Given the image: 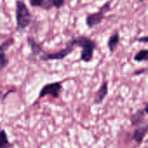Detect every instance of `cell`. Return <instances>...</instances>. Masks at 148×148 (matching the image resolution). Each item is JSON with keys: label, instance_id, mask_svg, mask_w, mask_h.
Here are the masks:
<instances>
[{"label": "cell", "instance_id": "cell-17", "mask_svg": "<svg viewBox=\"0 0 148 148\" xmlns=\"http://www.w3.org/2000/svg\"><path fill=\"white\" fill-rule=\"evenodd\" d=\"M146 70L145 69H142V70H140V71H136L135 73H134V75H140V74H142L143 72H145Z\"/></svg>", "mask_w": 148, "mask_h": 148}, {"label": "cell", "instance_id": "cell-1", "mask_svg": "<svg viewBox=\"0 0 148 148\" xmlns=\"http://www.w3.org/2000/svg\"><path fill=\"white\" fill-rule=\"evenodd\" d=\"M69 42L74 46L82 48L81 60H82L85 62H88L93 59L94 51L96 49V44L92 39L84 36H81L72 39Z\"/></svg>", "mask_w": 148, "mask_h": 148}, {"label": "cell", "instance_id": "cell-9", "mask_svg": "<svg viewBox=\"0 0 148 148\" xmlns=\"http://www.w3.org/2000/svg\"><path fill=\"white\" fill-rule=\"evenodd\" d=\"M27 42H28V44L29 46L30 47V49H31V56H38L39 54H43L45 51H43L42 48L41 47L40 44H38L36 40L32 37H28L27 38Z\"/></svg>", "mask_w": 148, "mask_h": 148}, {"label": "cell", "instance_id": "cell-18", "mask_svg": "<svg viewBox=\"0 0 148 148\" xmlns=\"http://www.w3.org/2000/svg\"><path fill=\"white\" fill-rule=\"evenodd\" d=\"M144 110H145V112L147 113L148 114V103L146 104V106H145V108H144Z\"/></svg>", "mask_w": 148, "mask_h": 148}, {"label": "cell", "instance_id": "cell-15", "mask_svg": "<svg viewBox=\"0 0 148 148\" xmlns=\"http://www.w3.org/2000/svg\"><path fill=\"white\" fill-rule=\"evenodd\" d=\"M5 51H1V56H0V63H1V69H3L7 64H8V59L5 56Z\"/></svg>", "mask_w": 148, "mask_h": 148}, {"label": "cell", "instance_id": "cell-13", "mask_svg": "<svg viewBox=\"0 0 148 148\" xmlns=\"http://www.w3.org/2000/svg\"><path fill=\"white\" fill-rule=\"evenodd\" d=\"M11 144L8 140L7 134L4 130L1 131V139H0V148H10Z\"/></svg>", "mask_w": 148, "mask_h": 148}, {"label": "cell", "instance_id": "cell-6", "mask_svg": "<svg viewBox=\"0 0 148 148\" xmlns=\"http://www.w3.org/2000/svg\"><path fill=\"white\" fill-rule=\"evenodd\" d=\"M65 3V0H29V4L33 7H39L43 10H50L53 7L61 9Z\"/></svg>", "mask_w": 148, "mask_h": 148}, {"label": "cell", "instance_id": "cell-5", "mask_svg": "<svg viewBox=\"0 0 148 148\" xmlns=\"http://www.w3.org/2000/svg\"><path fill=\"white\" fill-rule=\"evenodd\" d=\"M62 90V86L61 82H52L46 84L39 93V98H42L46 95H51L53 98H58Z\"/></svg>", "mask_w": 148, "mask_h": 148}, {"label": "cell", "instance_id": "cell-8", "mask_svg": "<svg viewBox=\"0 0 148 148\" xmlns=\"http://www.w3.org/2000/svg\"><path fill=\"white\" fill-rule=\"evenodd\" d=\"M148 133V125L136 128L133 134V140H134L138 144H141L144 138L146 137L147 134Z\"/></svg>", "mask_w": 148, "mask_h": 148}, {"label": "cell", "instance_id": "cell-19", "mask_svg": "<svg viewBox=\"0 0 148 148\" xmlns=\"http://www.w3.org/2000/svg\"><path fill=\"white\" fill-rule=\"evenodd\" d=\"M144 0H139V2H143Z\"/></svg>", "mask_w": 148, "mask_h": 148}, {"label": "cell", "instance_id": "cell-7", "mask_svg": "<svg viewBox=\"0 0 148 148\" xmlns=\"http://www.w3.org/2000/svg\"><path fill=\"white\" fill-rule=\"evenodd\" d=\"M108 82H103L101 88H99V90L96 93L95 98L94 100V103L101 104L103 101V100L105 99V97L108 95Z\"/></svg>", "mask_w": 148, "mask_h": 148}, {"label": "cell", "instance_id": "cell-4", "mask_svg": "<svg viewBox=\"0 0 148 148\" xmlns=\"http://www.w3.org/2000/svg\"><path fill=\"white\" fill-rule=\"evenodd\" d=\"M109 4H110V1H108L105 5H103L100 11L93 14H89L86 17V24L88 25V28H94L95 26L99 25L102 23L106 11L108 10L110 8Z\"/></svg>", "mask_w": 148, "mask_h": 148}, {"label": "cell", "instance_id": "cell-2", "mask_svg": "<svg viewBox=\"0 0 148 148\" xmlns=\"http://www.w3.org/2000/svg\"><path fill=\"white\" fill-rule=\"evenodd\" d=\"M32 15L24 2L16 0V30L25 29L31 23Z\"/></svg>", "mask_w": 148, "mask_h": 148}, {"label": "cell", "instance_id": "cell-16", "mask_svg": "<svg viewBox=\"0 0 148 148\" xmlns=\"http://www.w3.org/2000/svg\"><path fill=\"white\" fill-rule=\"evenodd\" d=\"M136 41L140 42H148V36H142V37H139L136 39Z\"/></svg>", "mask_w": 148, "mask_h": 148}, {"label": "cell", "instance_id": "cell-3", "mask_svg": "<svg viewBox=\"0 0 148 148\" xmlns=\"http://www.w3.org/2000/svg\"><path fill=\"white\" fill-rule=\"evenodd\" d=\"M74 50V45L69 42L67 44V47L65 49H62L57 52H54V53H46L44 52L43 54H42L41 56V60L42 61H50V60H62L64 58H66L72 51Z\"/></svg>", "mask_w": 148, "mask_h": 148}, {"label": "cell", "instance_id": "cell-10", "mask_svg": "<svg viewBox=\"0 0 148 148\" xmlns=\"http://www.w3.org/2000/svg\"><path fill=\"white\" fill-rule=\"evenodd\" d=\"M119 42H120V34L119 32H114L108 38V47L111 53H114L116 50L117 46L119 45Z\"/></svg>", "mask_w": 148, "mask_h": 148}, {"label": "cell", "instance_id": "cell-14", "mask_svg": "<svg viewBox=\"0 0 148 148\" xmlns=\"http://www.w3.org/2000/svg\"><path fill=\"white\" fill-rule=\"evenodd\" d=\"M15 40L13 38H10L8 40H6L5 42H3L1 45V51H5L7 50L13 43H14Z\"/></svg>", "mask_w": 148, "mask_h": 148}, {"label": "cell", "instance_id": "cell-12", "mask_svg": "<svg viewBox=\"0 0 148 148\" xmlns=\"http://www.w3.org/2000/svg\"><path fill=\"white\" fill-rule=\"evenodd\" d=\"M134 61L138 62L148 61V49H142L134 56Z\"/></svg>", "mask_w": 148, "mask_h": 148}, {"label": "cell", "instance_id": "cell-11", "mask_svg": "<svg viewBox=\"0 0 148 148\" xmlns=\"http://www.w3.org/2000/svg\"><path fill=\"white\" fill-rule=\"evenodd\" d=\"M147 113L145 112L144 109H140L138 110L136 113H134L131 118H130V121H131V124L132 126H138L140 125V123H142L144 121V119H145V114Z\"/></svg>", "mask_w": 148, "mask_h": 148}]
</instances>
